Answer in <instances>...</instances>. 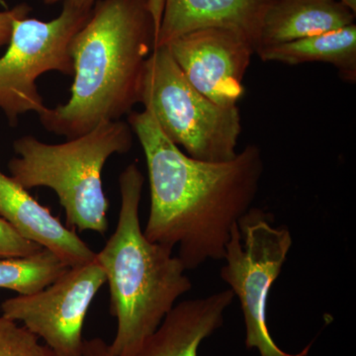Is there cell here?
<instances>
[{
  "label": "cell",
  "instance_id": "4",
  "mask_svg": "<svg viewBox=\"0 0 356 356\" xmlns=\"http://www.w3.org/2000/svg\"><path fill=\"white\" fill-rule=\"evenodd\" d=\"M17 156L8 163L11 177L27 191L48 187L64 208L67 227L104 235L109 228V201L102 185V170L110 156L133 147L127 122H102L90 132L63 144L24 136L14 142Z\"/></svg>",
  "mask_w": 356,
  "mask_h": 356
},
{
  "label": "cell",
  "instance_id": "14",
  "mask_svg": "<svg viewBox=\"0 0 356 356\" xmlns=\"http://www.w3.org/2000/svg\"><path fill=\"white\" fill-rule=\"evenodd\" d=\"M264 62L297 65L308 63H325L334 65L339 76L346 83L356 81L355 23L316 36L266 47L257 51Z\"/></svg>",
  "mask_w": 356,
  "mask_h": 356
},
{
  "label": "cell",
  "instance_id": "6",
  "mask_svg": "<svg viewBox=\"0 0 356 356\" xmlns=\"http://www.w3.org/2000/svg\"><path fill=\"white\" fill-rule=\"evenodd\" d=\"M270 213L252 207L232 229L221 278L240 302L245 346L261 356H307L313 341L296 355L281 350L267 325V301L286 262L293 240L286 226L274 227Z\"/></svg>",
  "mask_w": 356,
  "mask_h": 356
},
{
  "label": "cell",
  "instance_id": "3",
  "mask_svg": "<svg viewBox=\"0 0 356 356\" xmlns=\"http://www.w3.org/2000/svg\"><path fill=\"white\" fill-rule=\"evenodd\" d=\"M145 178L136 163L119 177L121 207L115 232L99 252L117 331L111 356L131 353L159 327L177 300L191 291L186 268L172 248L151 242L140 227Z\"/></svg>",
  "mask_w": 356,
  "mask_h": 356
},
{
  "label": "cell",
  "instance_id": "21",
  "mask_svg": "<svg viewBox=\"0 0 356 356\" xmlns=\"http://www.w3.org/2000/svg\"><path fill=\"white\" fill-rule=\"evenodd\" d=\"M337 1L341 2L348 8H350L353 13L356 14V0H337Z\"/></svg>",
  "mask_w": 356,
  "mask_h": 356
},
{
  "label": "cell",
  "instance_id": "11",
  "mask_svg": "<svg viewBox=\"0 0 356 356\" xmlns=\"http://www.w3.org/2000/svg\"><path fill=\"white\" fill-rule=\"evenodd\" d=\"M276 0H165L156 46H166L187 33L225 28L240 33L257 51L262 21Z\"/></svg>",
  "mask_w": 356,
  "mask_h": 356
},
{
  "label": "cell",
  "instance_id": "10",
  "mask_svg": "<svg viewBox=\"0 0 356 356\" xmlns=\"http://www.w3.org/2000/svg\"><path fill=\"white\" fill-rule=\"evenodd\" d=\"M0 217L21 236L50 250L70 267L95 261L96 252L27 189L0 170Z\"/></svg>",
  "mask_w": 356,
  "mask_h": 356
},
{
  "label": "cell",
  "instance_id": "7",
  "mask_svg": "<svg viewBox=\"0 0 356 356\" xmlns=\"http://www.w3.org/2000/svg\"><path fill=\"white\" fill-rule=\"evenodd\" d=\"M91 10L64 2L55 19L20 18L14 21L8 48L0 58V110L11 125L28 112L46 108L37 79L49 72L74 76L70 44L86 24Z\"/></svg>",
  "mask_w": 356,
  "mask_h": 356
},
{
  "label": "cell",
  "instance_id": "16",
  "mask_svg": "<svg viewBox=\"0 0 356 356\" xmlns=\"http://www.w3.org/2000/svg\"><path fill=\"white\" fill-rule=\"evenodd\" d=\"M24 325L0 316V356H58Z\"/></svg>",
  "mask_w": 356,
  "mask_h": 356
},
{
  "label": "cell",
  "instance_id": "13",
  "mask_svg": "<svg viewBox=\"0 0 356 356\" xmlns=\"http://www.w3.org/2000/svg\"><path fill=\"white\" fill-rule=\"evenodd\" d=\"M355 13L337 0H276L262 21L257 51L336 31L355 23Z\"/></svg>",
  "mask_w": 356,
  "mask_h": 356
},
{
  "label": "cell",
  "instance_id": "5",
  "mask_svg": "<svg viewBox=\"0 0 356 356\" xmlns=\"http://www.w3.org/2000/svg\"><path fill=\"white\" fill-rule=\"evenodd\" d=\"M140 103L161 132L191 158L222 163L238 154L240 109L220 106L199 92L166 46L154 48L147 58Z\"/></svg>",
  "mask_w": 356,
  "mask_h": 356
},
{
  "label": "cell",
  "instance_id": "15",
  "mask_svg": "<svg viewBox=\"0 0 356 356\" xmlns=\"http://www.w3.org/2000/svg\"><path fill=\"white\" fill-rule=\"evenodd\" d=\"M69 268L46 248L28 257L0 259V288L18 295L33 294L49 286Z\"/></svg>",
  "mask_w": 356,
  "mask_h": 356
},
{
  "label": "cell",
  "instance_id": "8",
  "mask_svg": "<svg viewBox=\"0 0 356 356\" xmlns=\"http://www.w3.org/2000/svg\"><path fill=\"white\" fill-rule=\"evenodd\" d=\"M105 283L106 276L95 259L70 267L38 292L4 300L2 316L22 323L58 356H81L84 320Z\"/></svg>",
  "mask_w": 356,
  "mask_h": 356
},
{
  "label": "cell",
  "instance_id": "20",
  "mask_svg": "<svg viewBox=\"0 0 356 356\" xmlns=\"http://www.w3.org/2000/svg\"><path fill=\"white\" fill-rule=\"evenodd\" d=\"M60 1L69 2V3L72 4L74 6L79 7V8L90 10V9L93 8L97 0H44L46 4H55Z\"/></svg>",
  "mask_w": 356,
  "mask_h": 356
},
{
  "label": "cell",
  "instance_id": "17",
  "mask_svg": "<svg viewBox=\"0 0 356 356\" xmlns=\"http://www.w3.org/2000/svg\"><path fill=\"white\" fill-rule=\"evenodd\" d=\"M43 248L21 236L8 222L0 217V259L28 257Z\"/></svg>",
  "mask_w": 356,
  "mask_h": 356
},
{
  "label": "cell",
  "instance_id": "18",
  "mask_svg": "<svg viewBox=\"0 0 356 356\" xmlns=\"http://www.w3.org/2000/svg\"><path fill=\"white\" fill-rule=\"evenodd\" d=\"M30 11L31 7L26 3L18 4L13 8L0 11V47L8 44L10 41L14 21L28 17Z\"/></svg>",
  "mask_w": 356,
  "mask_h": 356
},
{
  "label": "cell",
  "instance_id": "19",
  "mask_svg": "<svg viewBox=\"0 0 356 356\" xmlns=\"http://www.w3.org/2000/svg\"><path fill=\"white\" fill-rule=\"evenodd\" d=\"M81 356H111L109 344L100 337L86 339Z\"/></svg>",
  "mask_w": 356,
  "mask_h": 356
},
{
  "label": "cell",
  "instance_id": "12",
  "mask_svg": "<svg viewBox=\"0 0 356 356\" xmlns=\"http://www.w3.org/2000/svg\"><path fill=\"white\" fill-rule=\"evenodd\" d=\"M235 299L231 289L177 304L158 329L122 356H198L199 348L224 324Z\"/></svg>",
  "mask_w": 356,
  "mask_h": 356
},
{
  "label": "cell",
  "instance_id": "9",
  "mask_svg": "<svg viewBox=\"0 0 356 356\" xmlns=\"http://www.w3.org/2000/svg\"><path fill=\"white\" fill-rule=\"evenodd\" d=\"M187 81L220 106H236L245 93L243 77L255 55L240 33L203 28L166 44Z\"/></svg>",
  "mask_w": 356,
  "mask_h": 356
},
{
  "label": "cell",
  "instance_id": "2",
  "mask_svg": "<svg viewBox=\"0 0 356 356\" xmlns=\"http://www.w3.org/2000/svg\"><path fill=\"white\" fill-rule=\"evenodd\" d=\"M165 0H97L70 44V97L38 114L49 132L69 139L119 121L140 103L147 58L156 46Z\"/></svg>",
  "mask_w": 356,
  "mask_h": 356
},
{
  "label": "cell",
  "instance_id": "1",
  "mask_svg": "<svg viewBox=\"0 0 356 356\" xmlns=\"http://www.w3.org/2000/svg\"><path fill=\"white\" fill-rule=\"evenodd\" d=\"M127 123L146 156L151 191L147 240L177 248L186 270L222 261L232 229L259 193L261 149L248 145L231 161L211 163L182 152L146 109L131 112Z\"/></svg>",
  "mask_w": 356,
  "mask_h": 356
}]
</instances>
